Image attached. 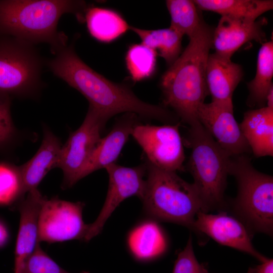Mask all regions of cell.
I'll use <instances>...</instances> for the list:
<instances>
[{"label":"cell","instance_id":"obj_15","mask_svg":"<svg viewBox=\"0 0 273 273\" xmlns=\"http://www.w3.org/2000/svg\"><path fill=\"white\" fill-rule=\"evenodd\" d=\"M43 198L36 189L27 193V196L15 206L20 213V222L15 248L14 273L21 272L25 261L39 244L38 219Z\"/></svg>","mask_w":273,"mask_h":273},{"label":"cell","instance_id":"obj_18","mask_svg":"<svg viewBox=\"0 0 273 273\" xmlns=\"http://www.w3.org/2000/svg\"><path fill=\"white\" fill-rule=\"evenodd\" d=\"M242 132L257 157L273 155V108L265 106L244 113Z\"/></svg>","mask_w":273,"mask_h":273},{"label":"cell","instance_id":"obj_11","mask_svg":"<svg viewBox=\"0 0 273 273\" xmlns=\"http://www.w3.org/2000/svg\"><path fill=\"white\" fill-rule=\"evenodd\" d=\"M109 177L108 191L104 205L97 218L88 224L84 241L88 242L99 235L110 215L126 199L137 196L142 199L146 188V163L129 167L115 163L107 166Z\"/></svg>","mask_w":273,"mask_h":273},{"label":"cell","instance_id":"obj_19","mask_svg":"<svg viewBox=\"0 0 273 273\" xmlns=\"http://www.w3.org/2000/svg\"><path fill=\"white\" fill-rule=\"evenodd\" d=\"M62 146L58 138L46 128L38 151L29 161L19 166L26 193L37 189L49 171L57 167Z\"/></svg>","mask_w":273,"mask_h":273},{"label":"cell","instance_id":"obj_22","mask_svg":"<svg viewBox=\"0 0 273 273\" xmlns=\"http://www.w3.org/2000/svg\"><path fill=\"white\" fill-rule=\"evenodd\" d=\"M200 10L234 18L256 20L273 9L272 0H194Z\"/></svg>","mask_w":273,"mask_h":273},{"label":"cell","instance_id":"obj_7","mask_svg":"<svg viewBox=\"0 0 273 273\" xmlns=\"http://www.w3.org/2000/svg\"><path fill=\"white\" fill-rule=\"evenodd\" d=\"M43 61L34 45L14 37L0 38V101L35 98L43 87Z\"/></svg>","mask_w":273,"mask_h":273},{"label":"cell","instance_id":"obj_6","mask_svg":"<svg viewBox=\"0 0 273 273\" xmlns=\"http://www.w3.org/2000/svg\"><path fill=\"white\" fill-rule=\"evenodd\" d=\"M229 175L236 179L237 195L234 215L253 234L271 236L273 232V177L253 166L247 154L230 157Z\"/></svg>","mask_w":273,"mask_h":273},{"label":"cell","instance_id":"obj_33","mask_svg":"<svg viewBox=\"0 0 273 273\" xmlns=\"http://www.w3.org/2000/svg\"><path fill=\"white\" fill-rule=\"evenodd\" d=\"M265 106L273 108V86L270 88L267 94Z\"/></svg>","mask_w":273,"mask_h":273},{"label":"cell","instance_id":"obj_31","mask_svg":"<svg viewBox=\"0 0 273 273\" xmlns=\"http://www.w3.org/2000/svg\"><path fill=\"white\" fill-rule=\"evenodd\" d=\"M247 273H273V259L267 258L260 264L250 267Z\"/></svg>","mask_w":273,"mask_h":273},{"label":"cell","instance_id":"obj_2","mask_svg":"<svg viewBox=\"0 0 273 273\" xmlns=\"http://www.w3.org/2000/svg\"><path fill=\"white\" fill-rule=\"evenodd\" d=\"M214 28L204 22L160 81L164 106L189 126L197 122L198 108L209 95L206 67Z\"/></svg>","mask_w":273,"mask_h":273},{"label":"cell","instance_id":"obj_20","mask_svg":"<svg viewBox=\"0 0 273 273\" xmlns=\"http://www.w3.org/2000/svg\"><path fill=\"white\" fill-rule=\"evenodd\" d=\"M84 22L90 35L102 42L115 40L129 28V25L118 13L98 7H88Z\"/></svg>","mask_w":273,"mask_h":273},{"label":"cell","instance_id":"obj_9","mask_svg":"<svg viewBox=\"0 0 273 273\" xmlns=\"http://www.w3.org/2000/svg\"><path fill=\"white\" fill-rule=\"evenodd\" d=\"M84 206L81 202L44 197L38 219L39 242L84 241L88 228V224H85L83 219Z\"/></svg>","mask_w":273,"mask_h":273},{"label":"cell","instance_id":"obj_29","mask_svg":"<svg viewBox=\"0 0 273 273\" xmlns=\"http://www.w3.org/2000/svg\"><path fill=\"white\" fill-rule=\"evenodd\" d=\"M172 273H209L196 257L191 236L186 247L178 254Z\"/></svg>","mask_w":273,"mask_h":273},{"label":"cell","instance_id":"obj_16","mask_svg":"<svg viewBox=\"0 0 273 273\" xmlns=\"http://www.w3.org/2000/svg\"><path fill=\"white\" fill-rule=\"evenodd\" d=\"M140 117L126 113L116 121L111 131L102 138L92 153L83 173V178L115 163L122 149L140 122Z\"/></svg>","mask_w":273,"mask_h":273},{"label":"cell","instance_id":"obj_4","mask_svg":"<svg viewBox=\"0 0 273 273\" xmlns=\"http://www.w3.org/2000/svg\"><path fill=\"white\" fill-rule=\"evenodd\" d=\"M186 142L191 153L188 169L200 200L202 212L226 207L224 192L230 156L218 145L199 121L189 126Z\"/></svg>","mask_w":273,"mask_h":273},{"label":"cell","instance_id":"obj_10","mask_svg":"<svg viewBox=\"0 0 273 273\" xmlns=\"http://www.w3.org/2000/svg\"><path fill=\"white\" fill-rule=\"evenodd\" d=\"M179 125L140 123L131 135L142 148L150 163L166 170L184 171L185 155Z\"/></svg>","mask_w":273,"mask_h":273},{"label":"cell","instance_id":"obj_30","mask_svg":"<svg viewBox=\"0 0 273 273\" xmlns=\"http://www.w3.org/2000/svg\"><path fill=\"white\" fill-rule=\"evenodd\" d=\"M10 105V100L0 101V151L9 147L17 134L11 117Z\"/></svg>","mask_w":273,"mask_h":273},{"label":"cell","instance_id":"obj_13","mask_svg":"<svg viewBox=\"0 0 273 273\" xmlns=\"http://www.w3.org/2000/svg\"><path fill=\"white\" fill-rule=\"evenodd\" d=\"M193 230L205 234L221 245L247 253L261 263L267 259L253 246V234L239 219L225 212L215 214L199 212Z\"/></svg>","mask_w":273,"mask_h":273},{"label":"cell","instance_id":"obj_32","mask_svg":"<svg viewBox=\"0 0 273 273\" xmlns=\"http://www.w3.org/2000/svg\"><path fill=\"white\" fill-rule=\"evenodd\" d=\"M9 236L8 229L3 222L0 220V248L4 246L8 242Z\"/></svg>","mask_w":273,"mask_h":273},{"label":"cell","instance_id":"obj_5","mask_svg":"<svg viewBox=\"0 0 273 273\" xmlns=\"http://www.w3.org/2000/svg\"><path fill=\"white\" fill-rule=\"evenodd\" d=\"M146 188L141 200L147 214L154 220L176 223L193 230L197 213L202 208L193 185L176 172L158 168L148 161Z\"/></svg>","mask_w":273,"mask_h":273},{"label":"cell","instance_id":"obj_3","mask_svg":"<svg viewBox=\"0 0 273 273\" xmlns=\"http://www.w3.org/2000/svg\"><path fill=\"white\" fill-rule=\"evenodd\" d=\"M88 7L83 1L1 0L0 34L33 45L48 43L55 54L67 45V36L57 29L60 18L69 13L83 22Z\"/></svg>","mask_w":273,"mask_h":273},{"label":"cell","instance_id":"obj_25","mask_svg":"<svg viewBox=\"0 0 273 273\" xmlns=\"http://www.w3.org/2000/svg\"><path fill=\"white\" fill-rule=\"evenodd\" d=\"M157 55L155 51L142 43L129 46L125 60L127 69L133 81L148 79L154 74Z\"/></svg>","mask_w":273,"mask_h":273},{"label":"cell","instance_id":"obj_26","mask_svg":"<svg viewBox=\"0 0 273 273\" xmlns=\"http://www.w3.org/2000/svg\"><path fill=\"white\" fill-rule=\"evenodd\" d=\"M26 194L19 167L0 162V206H16Z\"/></svg>","mask_w":273,"mask_h":273},{"label":"cell","instance_id":"obj_8","mask_svg":"<svg viewBox=\"0 0 273 273\" xmlns=\"http://www.w3.org/2000/svg\"><path fill=\"white\" fill-rule=\"evenodd\" d=\"M109 119L89 107L81 125L62 145L57 167L63 171L64 188L72 187L83 178L85 166L102 138V131Z\"/></svg>","mask_w":273,"mask_h":273},{"label":"cell","instance_id":"obj_24","mask_svg":"<svg viewBox=\"0 0 273 273\" xmlns=\"http://www.w3.org/2000/svg\"><path fill=\"white\" fill-rule=\"evenodd\" d=\"M165 3L171 18L170 27L189 38L204 22L193 1L167 0Z\"/></svg>","mask_w":273,"mask_h":273},{"label":"cell","instance_id":"obj_28","mask_svg":"<svg viewBox=\"0 0 273 273\" xmlns=\"http://www.w3.org/2000/svg\"><path fill=\"white\" fill-rule=\"evenodd\" d=\"M20 273H69L40 247L39 244L25 261Z\"/></svg>","mask_w":273,"mask_h":273},{"label":"cell","instance_id":"obj_21","mask_svg":"<svg viewBox=\"0 0 273 273\" xmlns=\"http://www.w3.org/2000/svg\"><path fill=\"white\" fill-rule=\"evenodd\" d=\"M273 42L261 44L258 53L256 72L254 78L247 83L249 95L246 104L251 108L265 106L266 97L273 86Z\"/></svg>","mask_w":273,"mask_h":273},{"label":"cell","instance_id":"obj_14","mask_svg":"<svg viewBox=\"0 0 273 273\" xmlns=\"http://www.w3.org/2000/svg\"><path fill=\"white\" fill-rule=\"evenodd\" d=\"M264 19L251 20L221 16L214 28L212 47L215 53L231 58L243 44L252 40L261 44L266 42L263 27Z\"/></svg>","mask_w":273,"mask_h":273},{"label":"cell","instance_id":"obj_1","mask_svg":"<svg viewBox=\"0 0 273 273\" xmlns=\"http://www.w3.org/2000/svg\"><path fill=\"white\" fill-rule=\"evenodd\" d=\"M74 43L56 52L47 65L56 76L80 92L89 107L109 119L119 113H133L166 124L179 123L177 116L167 108L143 101L126 84L113 82L92 69L77 55Z\"/></svg>","mask_w":273,"mask_h":273},{"label":"cell","instance_id":"obj_27","mask_svg":"<svg viewBox=\"0 0 273 273\" xmlns=\"http://www.w3.org/2000/svg\"><path fill=\"white\" fill-rule=\"evenodd\" d=\"M161 233L153 223L144 224L132 234L130 245L138 258L146 259L160 252L163 244Z\"/></svg>","mask_w":273,"mask_h":273},{"label":"cell","instance_id":"obj_34","mask_svg":"<svg viewBox=\"0 0 273 273\" xmlns=\"http://www.w3.org/2000/svg\"><path fill=\"white\" fill-rule=\"evenodd\" d=\"M80 273H90V272H88V271H81Z\"/></svg>","mask_w":273,"mask_h":273},{"label":"cell","instance_id":"obj_17","mask_svg":"<svg viewBox=\"0 0 273 273\" xmlns=\"http://www.w3.org/2000/svg\"><path fill=\"white\" fill-rule=\"evenodd\" d=\"M243 70L231 58L216 53L209 54L206 67V79L212 101H232L233 93L242 79Z\"/></svg>","mask_w":273,"mask_h":273},{"label":"cell","instance_id":"obj_12","mask_svg":"<svg viewBox=\"0 0 273 273\" xmlns=\"http://www.w3.org/2000/svg\"><path fill=\"white\" fill-rule=\"evenodd\" d=\"M197 118L230 157L251 152L234 117L232 101L204 103L198 109Z\"/></svg>","mask_w":273,"mask_h":273},{"label":"cell","instance_id":"obj_23","mask_svg":"<svg viewBox=\"0 0 273 273\" xmlns=\"http://www.w3.org/2000/svg\"><path fill=\"white\" fill-rule=\"evenodd\" d=\"M129 30L139 36L142 44L155 51L169 67L181 53L184 35L170 27L164 29L147 30L129 26Z\"/></svg>","mask_w":273,"mask_h":273}]
</instances>
